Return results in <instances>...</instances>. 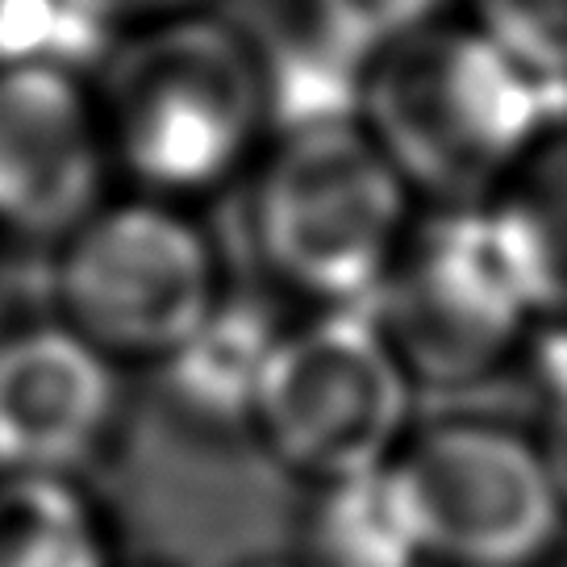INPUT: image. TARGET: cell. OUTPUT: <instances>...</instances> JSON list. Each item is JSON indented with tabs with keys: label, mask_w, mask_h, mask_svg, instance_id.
I'll return each mask as SVG.
<instances>
[{
	"label": "cell",
	"mask_w": 567,
	"mask_h": 567,
	"mask_svg": "<svg viewBox=\"0 0 567 567\" xmlns=\"http://www.w3.org/2000/svg\"><path fill=\"white\" fill-rule=\"evenodd\" d=\"M354 113L413 196L463 209L567 122V101L472 21L446 18L363 68Z\"/></svg>",
	"instance_id": "1"
},
{
	"label": "cell",
	"mask_w": 567,
	"mask_h": 567,
	"mask_svg": "<svg viewBox=\"0 0 567 567\" xmlns=\"http://www.w3.org/2000/svg\"><path fill=\"white\" fill-rule=\"evenodd\" d=\"M109 155L146 196H196L247 167L271 125V71L238 25L179 13L130 30L96 89Z\"/></svg>",
	"instance_id": "2"
},
{
	"label": "cell",
	"mask_w": 567,
	"mask_h": 567,
	"mask_svg": "<svg viewBox=\"0 0 567 567\" xmlns=\"http://www.w3.org/2000/svg\"><path fill=\"white\" fill-rule=\"evenodd\" d=\"M413 200L359 113L301 117L259 159L250 234L292 297L313 309H363L417 226Z\"/></svg>",
	"instance_id": "3"
},
{
	"label": "cell",
	"mask_w": 567,
	"mask_h": 567,
	"mask_svg": "<svg viewBox=\"0 0 567 567\" xmlns=\"http://www.w3.org/2000/svg\"><path fill=\"white\" fill-rule=\"evenodd\" d=\"M417 384L372 309H313L276 330L255 389L250 430L313 488L396 460L413 434Z\"/></svg>",
	"instance_id": "4"
},
{
	"label": "cell",
	"mask_w": 567,
	"mask_h": 567,
	"mask_svg": "<svg viewBox=\"0 0 567 567\" xmlns=\"http://www.w3.org/2000/svg\"><path fill=\"white\" fill-rule=\"evenodd\" d=\"M59 309L117 359H179L221 318V259L176 200H105L63 238Z\"/></svg>",
	"instance_id": "5"
},
{
	"label": "cell",
	"mask_w": 567,
	"mask_h": 567,
	"mask_svg": "<svg viewBox=\"0 0 567 567\" xmlns=\"http://www.w3.org/2000/svg\"><path fill=\"white\" fill-rule=\"evenodd\" d=\"M389 467L430 567H538L564 543V496L522 425H413Z\"/></svg>",
	"instance_id": "6"
},
{
	"label": "cell",
	"mask_w": 567,
	"mask_h": 567,
	"mask_svg": "<svg viewBox=\"0 0 567 567\" xmlns=\"http://www.w3.org/2000/svg\"><path fill=\"white\" fill-rule=\"evenodd\" d=\"M368 309L417 389L484 384L522 363L543 330L480 205L417 221Z\"/></svg>",
	"instance_id": "7"
},
{
	"label": "cell",
	"mask_w": 567,
	"mask_h": 567,
	"mask_svg": "<svg viewBox=\"0 0 567 567\" xmlns=\"http://www.w3.org/2000/svg\"><path fill=\"white\" fill-rule=\"evenodd\" d=\"M101 105L54 59L0 68V230L68 238L105 205Z\"/></svg>",
	"instance_id": "8"
},
{
	"label": "cell",
	"mask_w": 567,
	"mask_h": 567,
	"mask_svg": "<svg viewBox=\"0 0 567 567\" xmlns=\"http://www.w3.org/2000/svg\"><path fill=\"white\" fill-rule=\"evenodd\" d=\"M113 405V359L68 321L0 338V476H71L101 443Z\"/></svg>",
	"instance_id": "9"
},
{
	"label": "cell",
	"mask_w": 567,
	"mask_h": 567,
	"mask_svg": "<svg viewBox=\"0 0 567 567\" xmlns=\"http://www.w3.org/2000/svg\"><path fill=\"white\" fill-rule=\"evenodd\" d=\"M538 326L567 321V122L517 163L484 205Z\"/></svg>",
	"instance_id": "10"
},
{
	"label": "cell",
	"mask_w": 567,
	"mask_h": 567,
	"mask_svg": "<svg viewBox=\"0 0 567 567\" xmlns=\"http://www.w3.org/2000/svg\"><path fill=\"white\" fill-rule=\"evenodd\" d=\"M301 567H430L389 463L318 484Z\"/></svg>",
	"instance_id": "11"
},
{
	"label": "cell",
	"mask_w": 567,
	"mask_h": 567,
	"mask_svg": "<svg viewBox=\"0 0 567 567\" xmlns=\"http://www.w3.org/2000/svg\"><path fill=\"white\" fill-rule=\"evenodd\" d=\"M0 567H117V550L71 476H0Z\"/></svg>",
	"instance_id": "12"
},
{
	"label": "cell",
	"mask_w": 567,
	"mask_h": 567,
	"mask_svg": "<svg viewBox=\"0 0 567 567\" xmlns=\"http://www.w3.org/2000/svg\"><path fill=\"white\" fill-rule=\"evenodd\" d=\"M451 0H305L321 51L363 75L368 63L446 21Z\"/></svg>",
	"instance_id": "13"
},
{
	"label": "cell",
	"mask_w": 567,
	"mask_h": 567,
	"mask_svg": "<svg viewBox=\"0 0 567 567\" xmlns=\"http://www.w3.org/2000/svg\"><path fill=\"white\" fill-rule=\"evenodd\" d=\"M472 25L567 101V0H467Z\"/></svg>",
	"instance_id": "14"
},
{
	"label": "cell",
	"mask_w": 567,
	"mask_h": 567,
	"mask_svg": "<svg viewBox=\"0 0 567 567\" xmlns=\"http://www.w3.org/2000/svg\"><path fill=\"white\" fill-rule=\"evenodd\" d=\"M522 363H530L534 389V443L550 467V480L567 509V321L543 326Z\"/></svg>",
	"instance_id": "15"
},
{
	"label": "cell",
	"mask_w": 567,
	"mask_h": 567,
	"mask_svg": "<svg viewBox=\"0 0 567 567\" xmlns=\"http://www.w3.org/2000/svg\"><path fill=\"white\" fill-rule=\"evenodd\" d=\"M63 18V0H0V68L51 59Z\"/></svg>",
	"instance_id": "16"
},
{
	"label": "cell",
	"mask_w": 567,
	"mask_h": 567,
	"mask_svg": "<svg viewBox=\"0 0 567 567\" xmlns=\"http://www.w3.org/2000/svg\"><path fill=\"white\" fill-rule=\"evenodd\" d=\"M63 4H68V13H80L89 21L138 30V25H151V21L196 13L205 0H63Z\"/></svg>",
	"instance_id": "17"
},
{
	"label": "cell",
	"mask_w": 567,
	"mask_h": 567,
	"mask_svg": "<svg viewBox=\"0 0 567 567\" xmlns=\"http://www.w3.org/2000/svg\"><path fill=\"white\" fill-rule=\"evenodd\" d=\"M247 567H301V564H276V559H264V564H247Z\"/></svg>",
	"instance_id": "18"
}]
</instances>
